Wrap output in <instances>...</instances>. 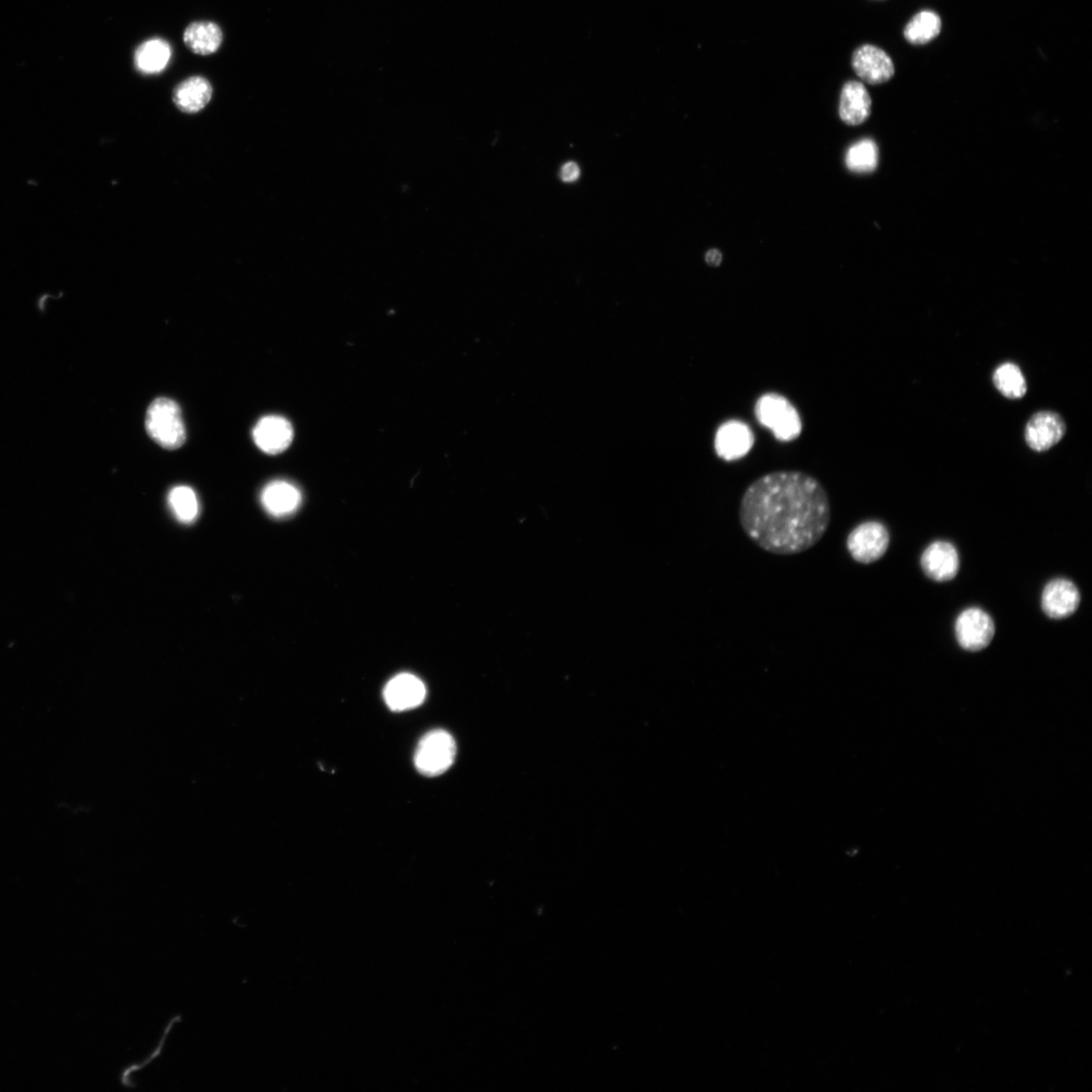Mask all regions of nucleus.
Instances as JSON below:
<instances>
[{
    "mask_svg": "<svg viewBox=\"0 0 1092 1092\" xmlns=\"http://www.w3.org/2000/svg\"><path fill=\"white\" fill-rule=\"evenodd\" d=\"M224 39L220 25L210 21L192 23L183 33V42L195 55L210 56L215 55Z\"/></svg>",
    "mask_w": 1092,
    "mask_h": 1092,
    "instance_id": "obj_17",
    "label": "nucleus"
},
{
    "mask_svg": "<svg viewBox=\"0 0 1092 1092\" xmlns=\"http://www.w3.org/2000/svg\"><path fill=\"white\" fill-rule=\"evenodd\" d=\"M257 445L268 455L282 454L294 439L291 424L281 416H266L253 429Z\"/></svg>",
    "mask_w": 1092,
    "mask_h": 1092,
    "instance_id": "obj_13",
    "label": "nucleus"
},
{
    "mask_svg": "<svg viewBox=\"0 0 1092 1092\" xmlns=\"http://www.w3.org/2000/svg\"><path fill=\"white\" fill-rule=\"evenodd\" d=\"M993 382L1006 398H1020L1027 393V382L1021 368L1011 363L998 367L993 375Z\"/></svg>",
    "mask_w": 1092,
    "mask_h": 1092,
    "instance_id": "obj_20",
    "label": "nucleus"
},
{
    "mask_svg": "<svg viewBox=\"0 0 1092 1092\" xmlns=\"http://www.w3.org/2000/svg\"><path fill=\"white\" fill-rule=\"evenodd\" d=\"M705 260L710 266H713V268H717V266L721 265L723 262V255L721 251L712 249L708 252V255L705 257Z\"/></svg>",
    "mask_w": 1092,
    "mask_h": 1092,
    "instance_id": "obj_24",
    "label": "nucleus"
},
{
    "mask_svg": "<svg viewBox=\"0 0 1092 1092\" xmlns=\"http://www.w3.org/2000/svg\"><path fill=\"white\" fill-rule=\"evenodd\" d=\"M426 697L424 683L414 675L399 674L384 687L383 698L388 708L397 712L414 710Z\"/></svg>",
    "mask_w": 1092,
    "mask_h": 1092,
    "instance_id": "obj_10",
    "label": "nucleus"
},
{
    "mask_svg": "<svg viewBox=\"0 0 1092 1092\" xmlns=\"http://www.w3.org/2000/svg\"><path fill=\"white\" fill-rule=\"evenodd\" d=\"M170 508L183 524L193 523L198 516L199 504L195 491L186 486L173 488L168 496Z\"/></svg>",
    "mask_w": 1092,
    "mask_h": 1092,
    "instance_id": "obj_21",
    "label": "nucleus"
},
{
    "mask_svg": "<svg viewBox=\"0 0 1092 1092\" xmlns=\"http://www.w3.org/2000/svg\"><path fill=\"white\" fill-rule=\"evenodd\" d=\"M212 96V86L203 76H192L183 80L173 91V101L178 108L188 114H195L206 108Z\"/></svg>",
    "mask_w": 1092,
    "mask_h": 1092,
    "instance_id": "obj_16",
    "label": "nucleus"
},
{
    "mask_svg": "<svg viewBox=\"0 0 1092 1092\" xmlns=\"http://www.w3.org/2000/svg\"><path fill=\"white\" fill-rule=\"evenodd\" d=\"M942 28V22L936 12H918L905 26L904 37L913 45H924L936 39Z\"/></svg>",
    "mask_w": 1092,
    "mask_h": 1092,
    "instance_id": "obj_19",
    "label": "nucleus"
},
{
    "mask_svg": "<svg viewBox=\"0 0 1092 1092\" xmlns=\"http://www.w3.org/2000/svg\"><path fill=\"white\" fill-rule=\"evenodd\" d=\"M889 542V532L882 523L867 522L850 532L847 549L854 561L862 565H870L886 554Z\"/></svg>",
    "mask_w": 1092,
    "mask_h": 1092,
    "instance_id": "obj_5",
    "label": "nucleus"
},
{
    "mask_svg": "<svg viewBox=\"0 0 1092 1092\" xmlns=\"http://www.w3.org/2000/svg\"><path fill=\"white\" fill-rule=\"evenodd\" d=\"M302 501L299 489L286 481H274L261 492V504L270 515L282 518L296 512Z\"/></svg>",
    "mask_w": 1092,
    "mask_h": 1092,
    "instance_id": "obj_15",
    "label": "nucleus"
},
{
    "mask_svg": "<svg viewBox=\"0 0 1092 1092\" xmlns=\"http://www.w3.org/2000/svg\"><path fill=\"white\" fill-rule=\"evenodd\" d=\"M921 563L925 574L939 583L953 580L960 566L955 546L947 541H936L928 545Z\"/></svg>",
    "mask_w": 1092,
    "mask_h": 1092,
    "instance_id": "obj_12",
    "label": "nucleus"
},
{
    "mask_svg": "<svg viewBox=\"0 0 1092 1092\" xmlns=\"http://www.w3.org/2000/svg\"><path fill=\"white\" fill-rule=\"evenodd\" d=\"M872 100L867 88L860 82L850 80L841 93L838 114L849 126H858L866 122L871 115Z\"/></svg>",
    "mask_w": 1092,
    "mask_h": 1092,
    "instance_id": "obj_14",
    "label": "nucleus"
},
{
    "mask_svg": "<svg viewBox=\"0 0 1092 1092\" xmlns=\"http://www.w3.org/2000/svg\"><path fill=\"white\" fill-rule=\"evenodd\" d=\"M754 434L747 424L731 420L718 429L714 446L719 458L732 461L747 456L754 446Z\"/></svg>",
    "mask_w": 1092,
    "mask_h": 1092,
    "instance_id": "obj_9",
    "label": "nucleus"
},
{
    "mask_svg": "<svg viewBox=\"0 0 1092 1092\" xmlns=\"http://www.w3.org/2000/svg\"><path fill=\"white\" fill-rule=\"evenodd\" d=\"M851 66L863 82L872 86L889 82L896 73L894 61L887 53L873 45L859 47L851 57Z\"/></svg>",
    "mask_w": 1092,
    "mask_h": 1092,
    "instance_id": "obj_7",
    "label": "nucleus"
},
{
    "mask_svg": "<svg viewBox=\"0 0 1092 1092\" xmlns=\"http://www.w3.org/2000/svg\"><path fill=\"white\" fill-rule=\"evenodd\" d=\"M171 47L164 39L153 38L140 44L134 53L136 70L143 74L163 72L171 59Z\"/></svg>",
    "mask_w": 1092,
    "mask_h": 1092,
    "instance_id": "obj_18",
    "label": "nucleus"
},
{
    "mask_svg": "<svg viewBox=\"0 0 1092 1092\" xmlns=\"http://www.w3.org/2000/svg\"><path fill=\"white\" fill-rule=\"evenodd\" d=\"M146 430L160 446L176 450L186 439L185 425L179 404L168 398H158L146 414Z\"/></svg>",
    "mask_w": 1092,
    "mask_h": 1092,
    "instance_id": "obj_3",
    "label": "nucleus"
},
{
    "mask_svg": "<svg viewBox=\"0 0 1092 1092\" xmlns=\"http://www.w3.org/2000/svg\"><path fill=\"white\" fill-rule=\"evenodd\" d=\"M1081 604V593L1067 579H1056L1047 584L1042 594V608L1052 619H1063L1075 614Z\"/></svg>",
    "mask_w": 1092,
    "mask_h": 1092,
    "instance_id": "obj_11",
    "label": "nucleus"
},
{
    "mask_svg": "<svg viewBox=\"0 0 1092 1092\" xmlns=\"http://www.w3.org/2000/svg\"><path fill=\"white\" fill-rule=\"evenodd\" d=\"M739 519L744 535L757 548L795 555L815 548L827 534L832 505L827 490L814 476L772 472L744 491Z\"/></svg>",
    "mask_w": 1092,
    "mask_h": 1092,
    "instance_id": "obj_1",
    "label": "nucleus"
},
{
    "mask_svg": "<svg viewBox=\"0 0 1092 1092\" xmlns=\"http://www.w3.org/2000/svg\"><path fill=\"white\" fill-rule=\"evenodd\" d=\"M958 644L966 650L979 651L992 642L995 626L991 616L980 608H968L955 625Z\"/></svg>",
    "mask_w": 1092,
    "mask_h": 1092,
    "instance_id": "obj_6",
    "label": "nucleus"
},
{
    "mask_svg": "<svg viewBox=\"0 0 1092 1092\" xmlns=\"http://www.w3.org/2000/svg\"><path fill=\"white\" fill-rule=\"evenodd\" d=\"M457 743L444 729H435L424 736L416 749L414 762L424 776L443 775L455 763Z\"/></svg>",
    "mask_w": 1092,
    "mask_h": 1092,
    "instance_id": "obj_4",
    "label": "nucleus"
},
{
    "mask_svg": "<svg viewBox=\"0 0 1092 1092\" xmlns=\"http://www.w3.org/2000/svg\"><path fill=\"white\" fill-rule=\"evenodd\" d=\"M580 168L575 163L566 164L561 169V178L566 182H572L579 179Z\"/></svg>",
    "mask_w": 1092,
    "mask_h": 1092,
    "instance_id": "obj_23",
    "label": "nucleus"
},
{
    "mask_svg": "<svg viewBox=\"0 0 1092 1092\" xmlns=\"http://www.w3.org/2000/svg\"><path fill=\"white\" fill-rule=\"evenodd\" d=\"M1065 432L1067 425L1062 417L1055 412L1043 411L1029 420L1024 438L1031 449L1043 452L1060 443Z\"/></svg>",
    "mask_w": 1092,
    "mask_h": 1092,
    "instance_id": "obj_8",
    "label": "nucleus"
},
{
    "mask_svg": "<svg viewBox=\"0 0 1092 1092\" xmlns=\"http://www.w3.org/2000/svg\"><path fill=\"white\" fill-rule=\"evenodd\" d=\"M758 423L774 434L778 441H795L803 432V421L798 411L785 397L769 393L760 397L755 406Z\"/></svg>",
    "mask_w": 1092,
    "mask_h": 1092,
    "instance_id": "obj_2",
    "label": "nucleus"
},
{
    "mask_svg": "<svg viewBox=\"0 0 1092 1092\" xmlns=\"http://www.w3.org/2000/svg\"><path fill=\"white\" fill-rule=\"evenodd\" d=\"M847 167L856 173H869L878 165V148L871 139L857 142L847 152Z\"/></svg>",
    "mask_w": 1092,
    "mask_h": 1092,
    "instance_id": "obj_22",
    "label": "nucleus"
}]
</instances>
